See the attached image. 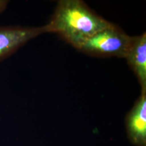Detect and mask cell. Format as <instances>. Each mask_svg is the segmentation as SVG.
Segmentation results:
<instances>
[{
  "mask_svg": "<svg viewBox=\"0 0 146 146\" xmlns=\"http://www.w3.org/2000/svg\"><path fill=\"white\" fill-rule=\"evenodd\" d=\"M9 3L8 0H0V14L5 11Z\"/></svg>",
  "mask_w": 146,
  "mask_h": 146,
  "instance_id": "8992f818",
  "label": "cell"
},
{
  "mask_svg": "<svg viewBox=\"0 0 146 146\" xmlns=\"http://www.w3.org/2000/svg\"><path fill=\"white\" fill-rule=\"evenodd\" d=\"M43 33V26H0V61L10 56L28 41Z\"/></svg>",
  "mask_w": 146,
  "mask_h": 146,
  "instance_id": "3957f363",
  "label": "cell"
},
{
  "mask_svg": "<svg viewBox=\"0 0 146 146\" xmlns=\"http://www.w3.org/2000/svg\"><path fill=\"white\" fill-rule=\"evenodd\" d=\"M135 74L141 87L142 93L146 92V33L132 36L125 58Z\"/></svg>",
  "mask_w": 146,
  "mask_h": 146,
  "instance_id": "277c9868",
  "label": "cell"
},
{
  "mask_svg": "<svg viewBox=\"0 0 146 146\" xmlns=\"http://www.w3.org/2000/svg\"><path fill=\"white\" fill-rule=\"evenodd\" d=\"M132 36L112 24L80 42L75 48L91 54L125 58Z\"/></svg>",
  "mask_w": 146,
  "mask_h": 146,
  "instance_id": "7a4b0ae2",
  "label": "cell"
},
{
  "mask_svg": "<svg viewBox=\"0 0 146 146\" xmlns=\"http://www.w3.org/2000/svg\"><path fill=\"white\" fill-rule=\"evenodd\" d=\"M111 25L112 23L95 13L82 1L61 0L50 21L43 27L44 33H56L75 48Z\"/></svg>",
  "mask_w": 146,
  "mask_h": 146,
  "instance_id": "6da1fadb",
  "label": "cell"
},
{
  "mask_svg": "<svg viewBox=\"0 0 146 146\" xmlns=\"http://www.w3.org/2000/svg\"><path fill=\"white\" fill-rule=\"evenodd\" d=\"M129 136L134 144L146 146V92L142 93L127 118Z\"/></svg>",
  "mask_w": 146,
  "mask_h": 146,
  "instance_id": "5b68a950",
  "label": "cell"
}]
</instances>
